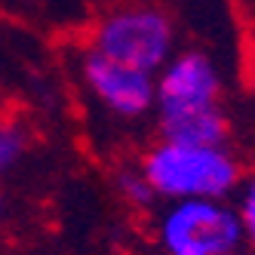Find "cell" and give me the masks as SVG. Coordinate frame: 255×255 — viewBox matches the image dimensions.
<instances>
[{"mask_svg":"<svg viewBox=\"0 0 255 255\" xmlns=\"http://www.w3.org/2000/svg\"><path fill=\"white\" fill-rule=\"evenodd\" d=\"M154 240L163 255H231L243 231L231 200H166L154 215Z\"/></svg>","mask_w":255,"mask_h":255,"instance_id":"cell-3","label":"cell"},{"mask_svg":"<svg viewBox=\"0 0 255 255\" xmlns=\"http://www.w3.org/2000/svg\"><path fill=\"white\" fill-rule=\"evenodd\" d=\"M231 255H255V252H249L246 246H240V249H237V252H231Z\"/></svg>","mask_w":255,"mask_h":255,"instance_id":"cell-11","label":"cell"},{"mask_svg":"<svg viewBox=\"0 0 255 255\" xmlns=\"http://www.w3.org/2000/svg\"><path fill=\"white\" fill-rule=\"evenodd\" d=\"M157 135L172 141H188V144H231V117L222 105H215L185 117L160 120Z\"/></svg>","mask_w":255,"mask_h":255,"instance_id":"cell-6","label":"cell"},{"mask_svg":"<svg viewBox=\"0 0 255 255\" xmlns=\"http://www.w3.org/2000/svg\"><path fill=\"white\" fill-rule=\"evenodd\" d=\"M86 46L141 71H157L178 52V28L154 0H117L86 31Z\"/></svg>","mask_w":255,"mask_h":255,"instance_id":"cell-2","label":"cell"},{"mask_svg":"<svg viewBox=\"0 0 255 255\" xmlns=\"http://www.w3.org/2000/svg\"><path fill=\"white\" fill-rule=\"evenodd\" d=\"M231 203H234L237 222H240V231H243V246L249 252H255V169H249L243 175L240 188L231 197Z\"/></svg>","mask_w":255,"mask_h":255,"instance_id":"cell-9","label":"cell"},{"mask_svg":"<svg viewBox=\"0 0 255 255\" xmlns=\"http://www.w3.org/2000/svg\"><path fill=\"white\" fill-rule=\"evenodd\" d=\"M34 151L31 123L15 111H0V181L12 175Z\"/></svg>","mask_w":255,"mask_h":255,"instance_id":"cell-7","label":"cell"},{"mask_svg":"<svg viewBox=\"0 0 255 255\" xmlns=\"http://www.w3.org/2000/svg\"><path fill=\"white\" fill-rule=\"evenodd\" d=\"M154 80H157V108H154L157 123L203 111V108H215L222 105L225 96L222 68L206 49H178L154 74Z\"/></svg>","mask_w":255,"mask_h":255,"instance_id":"cell-5","label":"cell"},{"mask_svg":"<svg viewBox=\"0 0 255 255\" xmlns=\"http://www.w3.org/2000/svg\"><path fill=\"white\" fill-rule=\"evenodd\" d=\"M77 80L86 99L117 123H141L157 108V80L151 71L102 56L93 46L77 52Z\"/></svg>","mask_w":255,"mask_h":255,"instance_id":"cell-4","label":"cell"},{"mask_svg":"<svg viewBox=\"0 0 255 255\" xmlns=\"http://www.w3.org/2000/svg\"><path fill=\"white\" fill-rule=\"evenodd\" d=\"M157 203L166 200H231L249 172L234 144H188L154 138L135 160Z\"/></svg>","mask_w":255,"mask_h":255,"instance_id":"cell-1","label":"cell"},{"mask_svg":"<svg viewBox=\"0 0 255 255\" xmlns=\"http://www.w3.org/2000/svg\"><path fill=\"white\" fill-rule=\"evenodd\" d=\"M3 215H6V194L0 188V222H3Z\"/></svg>","mask_w":255,"mask_h":255,"instance_id":"cell-10","label":"cell"},{"mask_svg":"<svg viewBox=\"0 0 255 255\" xmlns=\"http://www.w3.org/2000/svg\"><path fill=\"white\" fill-rule=\"evenodd\" d=\"M111 188H114V197L120 203L135 209V212H144L157 203V194L151 191V185H148V178H144L138 163H120L111 172Z\"/></svg>","mask_w":255,"mask_h":255,"instance_id":"cell-8","label":"cell"}]
</instances>
